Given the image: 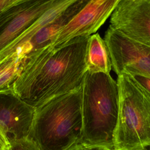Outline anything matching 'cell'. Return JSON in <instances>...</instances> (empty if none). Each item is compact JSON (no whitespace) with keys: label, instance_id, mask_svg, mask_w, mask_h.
<instances>
[{"label":"cell","instance_id":"8fae6325","mask_svg":"<svg viewBox=\"0 0 150 150\" xmlns=\"http://www.w3.org/2000/svg\"><path fill=\"white\" fill-rule=\"evenodd\" d=\"M87 71L91 73L110 74L112 64L106 43L98 33L88 38L86 50Z\"/></svg>","mask_w":150,"mask_h":150},{"label":"cell","instance_id":"5bb4252c","mask_svg":"<svg viewBox=\"0 0 150 150\" xmlns=\"http://www.w3.org/2000/svg\"><path fill=\"white\" fill-rule=\"evenodd\" d=\"M150 94V77L135 74H127Z\"/></svg>","mask_w":150,"mask_h":150},{"label":"cell","instance_id":"5b68a950","mask_svg":"<svg viewBox=\"0 0 150 150\" xmlns=\"http://www.w3.org/2000/svg\"><path fill=\"white\" fill-rule=\"evenodd\" d=\"M104 40L112 69L117 76L135 74L150 77V46L131 39L110 27Z\"/></svg>","mask_w":150,"mask_h":150},{"label":"cell","instance_id":"9a60e30c","mask_svg":"<svg viewBox=\"0 0 150 150\" xmlns=\"http://www.w3.org/2000/svg\"><path fill=\"white\" fill-rule=\"evenodd\" d=\"M69 150H113L108 148L99 146H92L86 145L79 142L73 146H72Z\"/></svg>","mask_w":150,"mask_h":150},{"label":"cell","instance_id":"3957f363","mask_svg":"<svg viewBox=\"0 0 150 150\" xmlns=\"http://www.w3.org/2000/svg\"><path fill=\"white\" fill-rule=\"evenodd\" d=\"M81 87L56 97L36 110L29 138L40 150H69L80 142Z\"/></svg>","mask_w":150,"mask_h":150},{"label":"cell","instance_id":"ac0fdd59","mask_svg":"<svg viewBox=\"0 0 150 150\" xmlns=\"http://www.w3.org/2000/svg\"><path fill=\"white\" fill-rule=\"evenodd\" d=\"M128 1H136V0H128Z\"/></svg>","mask_w":150,"mask_h":150},{"label":"cell","instance_id":"2e32d148","mask_svg":"<svg viewBox=\"0 0 150 150\" xmlns=\"http://www.w3.org/2000/svg\"><path fill=\"white\" fill-rule=\"evenodd\" d=\"M10 142L0 127V150H9Z\"/></svg>","mask_w":150,"mask_h":150},{"label":"cell","instance_id":"7c38bea8","mask_svg":"<svg viewBox=\"0 0 150 150\" xmlns=\"http://www.w3.org/2000/svg\"><path fill=\"white\" fill-rule=\"evenodd\" d=\"M37 55L9 56L0 62V93L13 92L15 83Z\"/></svg>","mask_w":150,"mask_h":150},{"label":"cell","instance_id":"ba28073f","mask_svg":"<svg viewBox=\"0 0 150 150\" xmlns=\"http://www.w3.org/2000/svg\"><path fill=\"white\" fill-rule=\"evenodd\" d=\"M109 27L150 46V0H120L110 16Z\"/></svg>","mask_w":150,"mask_h":150},{"label":"cell","instance_id":"7a4b0ae2","mask_svg":"<svg viewBox=\"0 0 150 150\" xmlns=\"http://www.w3.org/2000/svg\"><path fill=\"white\" fill-rule=\"evenodd\" d=\"M81 89L82 131L80 142L114 150L119 111L117 82L110 74L86 71Z\"/></svg>","mask_w":150,"mask_h":150},{"label":"cell","instance_id":"4fadbf2b","mask_svg":"<svg viewBox=\"0 0 150 150\" xmlns=\"http://www.w3.org/2000/svg\"><path fill=\"white\" fill-rule=\"evenodd\" d=\"M9 150H40L36 144L30 138L10 142Z\"/></svg>","mask_w":150,"mask_h":150},{"label":"cell","instance_id":"30bf717a","mask_svg":"<svg viewBox=\"0 0 150 150\" xmlns=\"http://www.w3.org/2000/svg\"><path fill=\"white\" fill-rule=\"evenodd\" d=\"M77 0H53L50 8L18 39L0 53V62L14 55L40 28L56 19L63 12Z\"/></svg>","mask_w":150,"mask_h":150},{"label":"cell","instance_id":"6da1fadb","mask_svg":"<svg viewBox=\"0 0 150 150\" xmlns=\"http://www.w3.org/2000/svg\"><path fill=\"white\" fill-rule=\"evenodd\" d=\"M88 38L73 39L54 51L42 50L16 81L13 92L36 110L56 97L80 88L87 71Z\"/></svg>","mask_w":150,"mask_h":150},{"label":"cell","instance_id":"8992f818","mask_svg":"<svg viewBox=\"0 0 150 150\" xmlns=\"http://www.w3.org/2000/svg\"><path fill=\"white\" fill-rule=\"evenodd\" d=\"M120 0H91L58 33L52 44L44 49L56 50L70 40L90 36L98 30L111 16Z\"/></svg>","mask_w":150,"mask_h":150},{"label":"cell","instance_id":"52a82bcc","mask_svg":"<svg viewBox=\"0 0 150 150\" xmlns=\"http://www.w3.org/2000/svg\"><path fill=\"white\" fill-rule=\"evenodd\" d=\"M53 0H20L0 14V53L18 39L52 5Z\"/></svg>","mask_w":150,"mask_h":150},{"label":"cell","instance_id":"9c48e42d","mask_svg":"<svg viewBox=\"0 0 150 150\" xmlns=\"http://www.w3.org/2000/svg\"><path fill=\"white\" fill-rule=\"evenodd\" d=\"M35 114L13 92L0 93V127L9 142L29 138Z\"/></svg>","mask_w":150,"mask_h":150},{"label":"cell","instance_id":"277c9868","mask_svg":"<svg viewBox=\"0 0 150 150\" xmlns=\"http://www.w3.org/2000/svg\"><path fill=\"white\" fill-rule=\"evenodd\" d=\"M119 111L114 150H150V94L131 76H118Z\"/></svg>","mask_w":150,"mask_h":150},{"label":"cell","instance_id":"e0dca14e","mask_svg":"<svg viewBox=\"0 0 150 150\" xmlns=\"http://www.w3.org/2000/svg\"><path fill=\"white\" fill-rule=\"evenodd\" d=\"M20 0H0V14L5 9Z\"/></svg>","mask_w":150,"mask_h":150}]
</instances>
